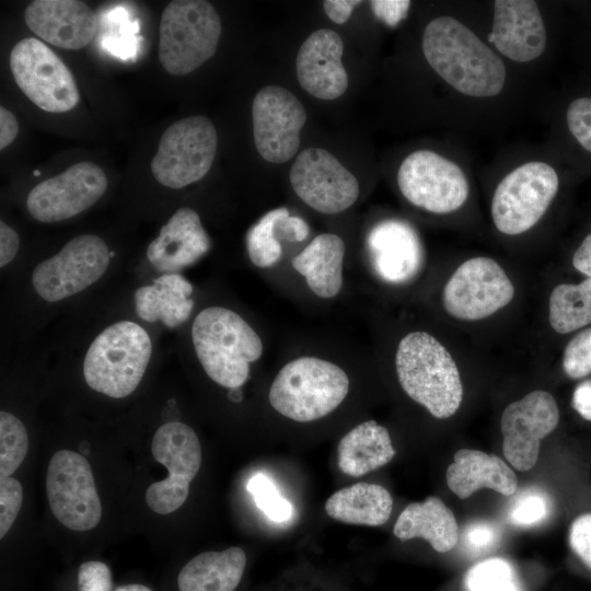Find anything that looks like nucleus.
<instances>
[{
  "label": "nucleus",
  "instance_id": "31",
  "mask_svg": "<svg viewBox=\"0 0 591 591\" xmlns=\"http://www.w3.org/2000/svg\"><path fill=\"white\" fill-rule=\"evenodd\" d=\"M549 324L568 334L591 323V278L580 283H560L549 296Z\"/></svg>",
  "mask_w": 591,
  "mask_h": 591
},
{
  "label": "nucleus",
  "instance_id": "36",
  "mask_svg": "<svg viewBox=\"0 0 591 591\" xmlns=\"http://www.w3.org/2000/svg\"><path fill=\"white\" fill-rule=\"evenodd\" d=\"M256 506L273 522L283 523L292 517L293 508L283 498L271 478L263 473L255 474L247 484Z\"/></svg>",
  "mask_w": 591,
  "mask_h": 591
},
{
  "label": "nucleus",
  "instance_id": "38",
  "mask_svg": "<svg viewBox=\"0 0 591 591\" xmlns=\"http://www.w3.org/2000/svg\"><path fill=\"white\" fill-rule=\"evenodd\" d=\"M23 501L21 483L10 476L0 477V537H4L15 521Z\"/></svg>",
  "mask_w": 591,
  "mask_h": 591
},
{
  "label": "nucleus",
  "instance_id": "24",
  "mask_svg": "<svg viewBox=\"0 0 591 591\" xmlns=\"http://www.w3.org/2000/svg\"><path fill=\"white\" fill-rule=\"evenodd\" d=\"M448 487L461 499L488 488L512 496L518 488L515 473L499 456L478 450L461 449L445 473Z\"/></svg>",
  "mask_w": 591,
  "mask_h": 591
},
{
  "label": "nucleus",
  "instance_id": "20",
  "mask_svg": "<svg viewBox=\"0 0 591 591\" xmlns=\"http://www.w3.org/2000/svg\"><path fill=\"white\" fill-rule=\"evenodd\" d=\"M28 28L45 42L69 50L88 46L97 31L92 9L77 0H35L25 9Z\"/></svg>",
  "mask_w": 591,
  "mask_h": 591
},
{
  "label": "nucleus",
  "instance_id": "46",
  "mask_svg": "<svg viewBox=\"0 0 591 591\" xmlns=\"http://www.w3.org/2000/svg\"><path fill=\"white\" fill-rule=\"evenodd\" d=\"M358 0H326L323 8L326 15L335 23L343 24L347 22L356 7L361 4Z\"/></svg>",
  "mask_w": 591,
  "mask_h": 591
},
{
  "label": "nucleus",
  "instance_id": "43",
  "mask_svg": "<svg viewBox=\"0 0 591 591\" xmlns=\"http://www.w3.org/2000/svg\"><path fill=\"white\" fill-rule=\"evenodd\" d=\"M373 14L390 27L396 26L404 20L410 8L407 0H373L370 1Z\"/></svg>",
  "mask_w": 591,
  "mask_h": 591
},
{
  "label": "nucleus",
  "instance_id": "8",
  "mask_svg": "<svg viewBox=\"0 0 591 591\" xmlns=\"http://www.w3.org/2000/svg\"><path fill=\"white\" fill-rule=\"evenodd\" d=\"M558 187V175L549 164L534 161L518 166L503 177L494 193L495 227L507 235L529 231L544 216Z\"/></svg>",
  "mask_w": 591,
  "mask_h": 591
},
{
  "label": "nucleus",
  "instance_id": "13",
  "mask_svg": "<svg viewBox=\"0 0 591 591\" xmlns=\"http://www.w3.org/2000/svg\"><path fill=\"white\" fill-rule=\"evenodd\" d=\"M109 259V250L101 237L78 235L35 267L33 287L45 301L63 300L97 281L108 268Z\"/></svg>",
  "mask_w": 591,
  "mask_h": 591
},
{
  "label": "nucleus",
  "instance_id": "47",
  "mask_svg": "<svg viewBox=\"0 0 591 591\" xmlns=\"http://www.w3.org/2000/svg\"><path fill=\"white\" fill-rule=\"evenodd\" d=\"M571 405L582 418L591 421V380L577 385L572 394Z\"/></svg>",
  "mask_w": 591,
  "mask_h": 591
},
{
  "label": "nucleus",
  "instance_id": "21",
  "mask_svg": "<svg viewBox=\"0 0 591 591\" xmlns=\"http://www.w3.org/2000/svg\"><path fill=\"white\" fill-rule=\"evenodd\" d=\"M488 38L503 56L513 61L529 62L540 57L546 47V30L536 2L495 1Z\"/></svg>",
  "mask_w": 591,
  "mask_h": 591
},
{
  "label": "nucleus",
  "instance_id": "19",
  "mask_svg": "<svg viewBox=\"0 0 591 591\" xmlns=\"http://www.w3.org/2000/svg\"><path fill=\"white\" fill-rule=\"evenodd\" d=\"M343 53V39L335 31H314L297 54L296 71L302 89L324 101L340 97L348 88Z\"/></svg>",
  "mask_w": 591,
  "mask_h": 591
},
{
  "label": "nucleus",
  "instance_id": "17",
  "mask_svg": "<svg viewBox=\"0 0 591 591\" xmlns=\"http://www.w3.org/2000/svg\"><path fill=\"white\" fill-rule=\"evenodd\" d=\"M107 185V177L99 165L79 162L33 187L26 200L27 210L39 222H59L94 205Z\"/></svg>",
  "mask_w": 591,
  "mask_h": 591
},
{
  "label": "nucleus",
  "instance_id": "49",
  "mask_svg": "<svg viewBox=\"0 0 591 591\" xmlns=\"http://www.w3.org/2000/svg\"><path fill=\"white\" fill-rule=\"evenodd\" d=\"M573 267L591 278V233L586 236L572 257Z\"/></svg>",
  "mask_w": 591,
  "mask_h": 591
},
{
  "label": "nucleus",
  "instance_id": "2",
  "mask_svg": "<svg viewBox=\"0 0 591 591\" xmlns=\"http://www.w3.org/2000/svg\"><path fill=\"white\" fill-rule=\"evenodd\" d=\"M395 369L404 392L433 417L454 415L463 399L460 371L448 349L431 334L410 332L398 343Z\"/></svg>",
  "mask_w": 591,
  "mask_h": 591
},
{
  "label": "nucleus",
  "instance_id": "28",
  "mask_svg": "<svg viewBox=\"0 0 591 591\" xmlns=\"http://www.w3.org/2000/svg\"><path fill=\"white\" fill-rule=\"evenodd\" d=\"M338 467L351 477H360L385 464L395 455L387 429L374 420L354 427L339 441Z\"/></svg>",
  "mask_w": 591,
  "mask_h": 591
},
{
  "label": "nucleus",
  "instance_id": "16",
  "mask_svg": "<svg viewBox=\"0 0 591 591\" xmlns=\"http://www.w3.org/2000/svg\"><path fill=\"white\" fill-rule=\"evenodd\" d=\"M306 120L301 102L287 89L266 85L252 103L253 136L257 152L270 163H285L297 153Z\"/></svg>",
  "mask_w": 591,
  "mask_h": 591
},
{
  "label": "nucleus",
  "instance_id": "7",
  "mask_svg": "<svg viewBox=\"0 0 591 591\" xmlns=\"http://www.w3.org/2000/svg\"><path fill=\"white\" fill-rule=\"evenodd\" d=\"M218 136L205 116H189L173 123L162 134L151 171L155 179L173 189L201 179L211 169Z\"/></svg>",
  "mask_w": 591,
  "mask_h": 591
},
{
  "label": "nucleus",
  "instance_id": "40",
  "mask_svg": "<svg viewBox=\"0 0 591 591\" xmlns=\"http://www.w3.org/2000/svg\"><path fill=\"white\" fill-rule=\"evenodd\" d=\"M500 530L497 524L489 521H475L467 524L462 531L461 543L471 553L488 552L499 541Z\"/></svg>",
  "mask_w": 591,
  "mask_h": 591
},
{
  "label": "nucleus",
  "instance_id": "42",
  "mask_svg": "<svg viewBox=\"0 0 591 591\" xmlns=\"http://www.w3.org/2000/svg\"><path fill=\"white\" fill-rule=\"evenodd\" d=\"M569 545L591 569V513L581 514L573 520L569 529Z\"/></svg>",
  "mask_w": 591,
  "mask_h": 591
},
{
  "label": "nucleus",
  "instance_id": "51",
  "mask_svg": "<svg viewBox=\"0 0 591 591\" xmlns=\"http://www.w3.org/2000/svg\"><path fill=\"white\" fill-rule=\"evenodd\" d=\"M229 397L235 402H239L242 398L239 389L231 390Z\"/></svg>",
  "mask_w": 591,
  "mask_h": 591
},
{
  "label": "nucleus",
  "instance_id": "23",
  "mask_svg": "<svg viewBox=\"0 0 591 591\" xmlns=\"http://www.w3.org/2000/svg\"><path fill=\"white\" fill-rule=\"evenodd\" d=\"M211 241L199 215L189 207L178 208L147 248V257L157 271L178 274L194 265L210 248Z\"/></svg>",
  "mask_w": 591,
  "mask_h": 591
},
{
  "label": "nucleus",
  "instance_id": "6",
  "mask_svg": "<svg viewBox=\"0 0 591 591\" xmlns=\"http://www.w3.org/2000/svg\"><path fill=\"white\" fill-rule=\"evenodd\" d=\"M221 21L205 0H174L164 8L159 30V60L173 76H185L210 59L221 35Z\"/></svg>",
  "mask_w": 591,
  "mask_h": 591
},
{
  "label": "nucleus",
  "instance_id": "35",
  "mask_svg": "<svg viewBox=\"0 0 591 591\" xmlns=\"http://www.w3.org/2000/svg\"><path fill=\"white\" fill-rule=\"evenodd\" d=\"M28 450V436L24 425L14 415L0 413V477L10 476Z\"/></svg>",
  "mask_w": 591,
  "mask_h": 591
},
{
  "label": "nucleus",
  "instance_id": "14",
  "mask_svg": "<svg viewBox=\"0 0 591 591\" xmlns=\"http://www.w3.org/2000/svg\"><path fill=\"white\" fill-rule=\"evenodd\" d=\"M513 297V283L496 260L473 257L452 274L443 288L442 303L452 317L478 321L508 305Z\"/></svg>",
  "mask_w": 591,
  "mask_h": 591
},
{
  "label": "nucleus",
  "instance_id": "4",
  "mask_svg": "<svg viewBox=\"0 0 591 591\" xmlns=\"http://www.w3.org/2000/svg\"><path fill=\"white\" fill-rule=\"evenodd\" d=\"M349 392V378L337 363L315 356L287 362L275 376L268 401L280 415L310 422L335 410Z\"/></svg>",
  "mask_w": 591,
  "mask_h": 591
},
{
  "label": "nucleus",
  "instance_id": "34",
  "mask_svg": "<svg viewBox=\"0 0 591 591\" xmlns=\"http://www.w3.org/2000/svg\"><path fill=\"white\" fill-rule=\"evenodd\" d=\"M551 512L549 495L543 488L531 486L517 493L509 501L506 520L513 526L531 528L545 521Z\"/></svg>",
  "mask_w": 591,
  "mask_h": 591
},
{
  "label": "nucleus",
  "instance_id": "41",
  "mask_svg": "<svg viewBox=\"0 0 591 591\" xmlns=\"http://www.w3.org/2000/svg\"><path fill=\"white\" fill-rule=\"evenodd\" d=\"M108 566L99 560L83 563L78 571V591H112Z\"/></svg>",
  "mask_w": 591,
  "mask_h": 591
},
{
  "label": "nucleus",
  "instance_id": "37",
  "mask_svg": "<svg viewBox=\"0 0 591 591\" xmlns=\"http://www.w3.org/2000/svg\"><path fill=\"white\" fill-rule=\"evenodd\" d=\"M563 369L571 379L591 373V328L577 334L566 346Z\"/></svg>",
  "mask_w": 591,
  "mask_h": 591
},
{
  "label": "nucleus",
  "instance_id": "27",
  "mask_svg": "<svg viewBox=\"0 0 591 591\" xmlns=\"http://www.w3.org/2000/svg\"><path fill=\"white\" fill-rule=\"evenodd\" d=\"M192 283L179 274H163L151 286L135 293V310L143 321H161L175 328L185 323L194 309Z\"/></svg>",
  "mask_w": 591,
  "mask_h": 591
},
{
  "label": "nucleus",
  "instance_id": "25",
  "mask_svg": "<svg viewBox=\"0 0 591 591\" xmlns=\"http://www.w3.org/2000/svg\"><path fill=\"white\" fill-rule=\"evenodd\" d=\"M346 245L335 233L316 235L291 259L292 268L304 277L308 288L321 299H333L344 286Z\"/></svg>",
  "mask_w": 591,
  "mask_h": 591
},
{
  "label": "nucleus",
  "instance_id": "12",
  "mask_svg": "<svg viewBox=\"0 0 591 591\" xmlns=\"http://www.w3.org/2000/svg\"><path fill=\"white\" fill-rule=\"evenodd\" d=\"M397 184L412 205L433 213L460 209L470 193L462 169L431 150L408 154L399 165Z\"/></svg>",
  "mask_w": 591,
  "mask_h": 591
},
{
  "label": "nucleus",
  "instance_id": "48",
  "mask_svg": "<svg viewBox=\"0 0 591 591\" xmlns=\"http://www.w3.org/2000/svg\"><path fill=\"white\" fill-rule=\"evenodd\" d=\"M19 124L15 116L3 106L0 107V149L7 148L16 137Z\"/></svg>",
  "mask_w": 591,
  "mask_h": 591
},
{
  "label": "nucleus",
  "instance_id": "39",
  "mask_svg": "<svg viewBox=\"0 0 591 591\" xmlns=\"http://www.w3.org/2000/svg\"><path fill=\"white\" fill-rule=\"evenodd\" d=\"M566 118L571 135L591 153V97L573 100L568 106Z\"/></svg>",
  "mask_w": 591,
  "mask_h": 591
},
{
  "label": "nucleus",
  "instance_id": "1",
  "mask_svg": "<svg viewBox=\"0 0 591 591\" xmlns=\"http://www.w3.org/2000/svg\"><path fill=\"white\" fill-rule=\"evenodd\" d=\"M421 48L430 67L457 92L491 97L502 91L503 61L459 20L443 15L430 21Z\"/></svg>",
  "mask_w": 591,
  "mask_h": 591
},
{
  "label": "nucleus",
  "instance_id": "29",
  "mask_svg": "<svg viewBox=\"0 0 591 591\" xmlns=\"http://www.w3.org/2000/svg\"><path fill=\"white\" fill-rule=\"evenodd\" d=\"M246 565L240 547L205 552L192 558L179 571V591H234Z\"/></svg>",
  "mask_w": 591,
  "mask_h": 591
},
{
  "label": "nucleus",
  "instance_id": "30",
  "mask_svg": "<svg viewBox=\"0 0 591 591\" xmlns=\"http://www.w3.org/2000/svg\"><path fill=\"white\" fill-rule=\"evenodd\" d=\"M391 494L381 485L356 483L334 493L325 503L326 513L340 522L368 526L384 524L392 512Z\"/></svg>",
  "mask_w": 591,
  "mask_h": 591
},
{
  "label": "nucleus",
  "instance_id": "18",
  "mask_svg": "<svg viewBox=\"0 0 591 591\" xmlns=\"http://www.w3.org/2000/svg\"><path fill=\"white\" fill-rule=\"evenodd\" d=\"M558 422V405L546 391H532L510 403L500 420L502 451L507 461L520 472L533 468L541 441L555 430Z\"/></svg>",
  "mask_w": 591,
  "mask_h": 591
},
{
  "label": "nucleus",
  "instance_id": "32",
  "mask_svg": "<svg viewBox=\"0 0 591 591\" xmlns=\"http://www.w3.org/2000/svg\"><path fill=\"white\" fill-rule=\"evenodd\" d=\"M287 211L286 207L271 209L248 229L246 251L254 266L268 268L280 259L282 247L276 237V223Z\"/></svg>",
  "mask_w": 591,
  "mask_h": 591
},
{
  "label": "nucleus",
  "instance_id": "9",
  "mask_svg": "<svg viewBox=\"0 0 591 591\" xmlns=\"http://www.w3.org/2000/svg\"><path fill=\"white\" fill-rule=\"evenodd\" d=\"M12 76L26 97L49 113H65L80 101L76 80L66 63L43 42L27 37L10 54Z\"/></svg>",
  "mask_w": 591,
  "mask_h": 591
},
{
  "label": "nucleus",
  "instance_id": "45",
  "mask_svg": "<svg viewBox=\"0 0 591 591\" xmlns=\"http://www.w3.org/2000/svg\"><path fill=\"white\" fill-rule=\"evenodd\" d=\"M20 245L18 233L3 221L0 222V266L8 265L16 255Z\"/></svg>",
  "mask_w": 591,
  "mask_h": 591
},
{
  "label": "nucleus",
  "instance_id": "10",
  "mask_svg": "<svg viewBox=\"0 0 591 591\" xmlns=\"http://www.w3.org/2000/svg\"><path fill=\"white\" fill-rule=\"evenodd\" d=\"M151 451L153 457L167 468L169 476L148 487L146 502L152 511L169 514L188 497L190 483L201 465L200 442L189 426L170 421L155 431Z\"/></svg>",
  "mask_w": 591,
  "mask_h": 591
},
{
  "label": "nucleus",
  "instance_id": "33",
  "mask_svg": "<svg viewBox=\"0 0 591 591\" xmlns=\"http://www.w3.org/2000/svg\"><path fill=\"white\" fill-rule=\"evenodd\" d=\"M465 591H524L514 566L491 557L473 565L463 579Z\"/></svg>",
  "mask_w": 591,
  "mask_h": 591
},
{
  "label": "nucleus",
  "instance_id": "44",
  "mask_svg": "<svg viewBox=\"0 0 591 591\" xmlns=\"http://www.w3.org/2000/svg\"><path fill=\"white\" fill-rule=\"evenodd\" d=\"M276 233H281L289 242H302L308 237L310 228L301 217L290 216L289 211H287L278 219Z\"/></svg>",
  "mask_w": 591,
  "mask_h": 591
},
{
  "label": "nucleus",
  "instance_id": "26",
  "mask_svg": "<svg viewBox=\"0 0 591 591\" xmlns=\"http://www.w3.org/2000/svg\"><path fill=\"white\" fill-rule=\"evenodd\" d=\"M393 533L402 541L424 538L438 553L451 551L460 538L454 513L433 496L409 503L398 515Z\"/></svg>",
  "mask_w": 591,
  "mask_h": 591
},
{
  "label": "nucleus",
  "instance_id": "11",
  "mask_svg": "<svg viewBox=\"0 0 591 591\" xmlns=\"http://www.w3.org/2000/svg\"><path fill=\"white\" fill-rule=\"evenodd\" d=\"M46 493L51 512L66 528L83 532L101 521L100 497L83 455L70 450L56 452L47 468Z\"/></svg>",
  "mask_w": 591,
  "mask_h": 591
},
{
  "label": "nucleus",
  "instance_id": "50",
  "mask_svg": "<svg viewBox=\"0 0 591 591\" xmlns=\"http://www.w3.org/2000/svg\"><path fill=\"white\" fill-rule=\"evenodd\" d=\"M115 591H152L150 588L142 584H126L118 587Z\"/></svg>",
  "mask_w": 591,
  "mask_h": 591
},
{
  "label": "nucleus",
  "instance_id": "3",
  "mask_svg": "<svg viewBox=\"0 0 591 591\" xmlns=\"http://www.w3.org/2000/svg\"><path fill=\"white\" fill-rule=\"evenodd\" d=\"M197 358L217 384L235 390L250 376V364L263 355L255 329L236 312L223 306L201 310L192 326Z\"/></svg>",
  "mask_w": 591,
  "mask_h": 591
},
{
  "label": "nucleus",
  "instance_id": "5",
  "mask_svg": "<svg viewBox=\"0 0 591 591\" xmlns=\"http://www.w3.org/2000/svg\"><path fill=\"white\" fill-rule=\"evenodd\" d=\"M152 354L148 333L137 323L117 322L91 344L83 362L88 385L113 398L130 395L139 385Z\"/></svg>",
  "mask_w": 591,
  "mask_h": 591
},
{
  "label": "nucleus",
  "instance_id": "15",
  "mask_svg": "<svg viewBox=\"0 0 591 591\" xmlns=\"http://www.w3.org/2000/svg\"><path fill=\"white\" fill-rule=\"evenodd\" d=\"M297 196L323 215H337L358 199V179L332 153L308 148L297 157L289 174Z\"/></svg>",
  "mask_w": 591,
  "mask_h": 591
},
{
  "label": "nucleus",
  "instance_id": "22",
  "mask_svg": "<svg viewBox=\"0 0 591 591\" xmlns=\"http://www.w3.org/2000/svg\"><path fill=\"white\" fill-rule=\"evenodd\" d=\"M367 246L373 270L385 282H408L421 269L420 240L404 221L391 219L378 223L368 236Z\"/></svg>",
  "mask_w": 591,
  "mask_h": 591
}]
</instances>
